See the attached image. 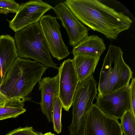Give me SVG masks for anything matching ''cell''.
Here are the masks:
<instances>
[{
	"instance_id": "1",
	"label": "cell",
	"mask_w": 135,
	"mask_h": 135,
	"mask_svg": "<svg viewBox=\"0 0 135 135\" xmlns=\"http://www.w3.org/2000/svg\"><path fill=\"white\" fill-rule=\"evenodd\" d=\"M64 3L80 22L110 40L128 30L133 21L123 12L98 0H66Z\"/></svg>"
},
{
	"instance_id": "2",
	"label": "cell",
	"mask_w": 135,
	"mask_h": 135,
	"mask_svg": "<svg viewBox=\"0 0 135 135\" xmlns=\"http://www.w3.org/2000/svg\"><path fill=\"white\" fill-rule=\"evenodd\" d=\"M48 68L35 60L18 57L0 85V91L8 99L28 96Z\"/></svg>"
},
{
	"instance_id": "3",
	"label": "cell",
	"mask_w": 135,
	"mask_h": 135,
	"mask_svg": "<svg viewBox=\"0 0 135 135\" xmlns=\"http://www.w3.org/2000/svg\"><path fill=\"white\" fill-rule=\"evenodd\" d=\"M123 55L120 47L109 45L100 74L98 95L110 94L129 84L133 72Z\"/></svg>"
},
{
	"instance_id": "4",
	"label": "cell",
	"mask_w": 135,
	"mask_h": 135,
	"mask_svg": "<svg viewBox=\"0 0 135 135\" xmlns=\"http://www.w3.org/2000/svg\"><path fill=\"white\" fill-rule=\"evenodd\" d=\"M18 57L32 59L47 68L58 69L53 61L39 21L15 32Z\"/></svg>"
},
{
	"instance_id": "5",
	"label": "cell",
	"mask_w": 135,
	"mask_h": 135,
	"mask_svg": "<svg viewBox=\"0 0 135 135\" xmlns=\"http://www.w3.org/2000/svg\"><path fill=\"white\" fill-rule=\"evenodd\" d=\"M97 86L93 75L78 82L73 100L72 120L68 127L69 135H84L88 113L97 97Z\"/></svg>"
},
{
	"instance_id": "6",
	"label": "cell",
	"mask_w": 135,
	"mask_h": 135,
	"mask_svg": "<svg viewBox=\"0 0 135 135\" xmlns=\"http://www.w3.org/2000/svg\"><path fill=\"white\" fill-rule=\"evenodd\" d=\"M84 135H123L118 119L103 113L93 104L88 113Z\"/></svg>"
},
{
	"instance_id": "7",
	"label": "cell",
	"mask_w": 135,
	"mask_h": 135,
	"mask_svg": "<svg viewBox=\"0 0 135 135\" xmlns=\"http://www.w3.org/2000/svg\"><path fill=\"white\" fill-rule=\"evenodd\" d=\"M129 85L110 94L98 95L95 104L107 115L120 119L126 112L131 110Z\"/></svg>"
},
{
	"instance_id": "8",
	"label": "cell",
	"mask_w": 135,
	"mask_h": 135,
	"mask_svg": "<svg viewBox=\"0 0 135 135\" xmlns=\"http://www.w3.org/2000/svg\"><path fill=\"white\" fill-rule=\"evenodd\" d=\"M40 25L50 53L60 61L70 54L61 35L60 26L56 17L43 15L39 21Z\"/></svg>"
},
{
	"instance_id": "9",
	"label": "cell",
	"mask_w": 135,
	"mask_h": 135,
	"mask_svg": "<svg viewBox=\"0 0 135 135\" xmlns=\"http://www.w3.org/2000/svg\"><path fill=\"white\" fill-rule=\"evenodd\" d=\"M53 7L42 0H31L20 5L9 26L15 32L39 21L44 15Z\"/></svg>"
},
{
	"instance_id": "10",
	"label": "cell",
	"mask_w": 135,
	"mask_h": 135,
	"mask_svg": "<svg viewBox=\"0 0 135 135\" xmlns=\"http://www.w3.org/2000/svg\"><path fill=\"white\" fill-rule=\"evenodd\" d=\"M59 96L62 108L67 111L72 106L74 94L79 81L72 59L64 61L58 68Z\"/></svg>"
},
{
	"instance_id": "11",
	"label": "cell",
	"mask_w": 135,
	"mask_h": 135,
	"mask_svg": "<svg viewBox=\"0 0 135 135\" xmlns=\"http://www.w3.org/2000/svg\"><path fill=\"white\" fill-rule=\"evenodd\" d=\"M53 9L56 19L61 20L67 31L70 46L74 47L88 36V28L76 18L64 2L56 4Z\"/></svg>"
},
{
	"instance_id": "12",
	"label": "cell",
	"mask_w": 135,
	"mask_h": 135,
	"mask_svg": "<svg viewBox=\"0 0 135 135\" xmlns=\"http://www.w3.org/2000/svg\"><path fill=\"white\" fill-rule=\"evenodd\" d=\"M59 75L41 78L38 82L41 99L40 103L41 110L49 122H52V105L54 96L59 95Z\"/></svg>"
},
{
	"instance_id": "13",
	"label": "cell",
	"mask_w": 135,
	"mask_h": 135,
	"mask_svg": "<svg viewBox=\"0 0 135 135\" xmlns=\"http://www.w3.org/2000/svg\"><path fill=\"white\" fill-rule=\"evenodd\" d=\"M16 42L8 35L0 36V85L18 57Z\"/></svg>"
},
{
	"instance_id": "14",
	"label": "cell",
	"mask_w": 135,
	"mask_h": 135,
	"mask_svg": "<svg viewBox=\"0 0 135 135\" xmlns=\"http://www.w3.org/2000/svg\"><path fill=\"white\" fill-rule=\"evenodd\" d=\"M72 59L79 81L93 75L100 56L83 54L73 55Z\"/></svg>"
},
{
	"instance_id": "15",
	"label": "cell",
	"mask_w": 135,
	"mask_h": 135,
	"mask_svg": "<svg viewBox=\"0 0 135 135\" xmlns=\"http://www.w3.org/2000/svg\"><path fill=\"white\" fill-rule=\"evenodd\" d=\"M106 49L103 40L98 36L91 35L84 38L73 47V55L83 54L100 56Z\"/></svg>"
},
{
	"instance_id": "16",
	"label": "cell",
	"mask_w": 135,
	"mask_h": 135,
	"mask_svg": "<svg viewBox=\"0 0 135 135\" xmlns=\"http://www.w3.org/2000/svg\"><path fill=\"white\" fill-rule=\"evenodd\" d=\"M26 101L18 97L8 99L4 105L0 106V120L16 118L24 113L26 111L24 108Z\"/></svg>"
},
{
	"instance_id": "17",
	"label": "cell",
	"mask_w": 135,
	"mask_h": 135,
	"mask_svg": "<svg viewBox=\"0 0 135 135\" xmlns=\"http://www.w3.org/2000/svg\"><path fill=\"white\" fill-rule=\"evenodd\" d=\"M62 108V104L59 95H55L52 105V122L54 129L57 134L61 132V116Z\"/></svg>"
},
{
	"instance_id": "18",
	"label": "cell",
	"mask_w": 135,
	"mask_h": 135,
	"mask_svg": "<svg viewBox=\"0 0 135 135\" xmlns=\"http://www.w3.org/2000/svg\"><path fill=\"white\" fill-rule=\"evenodd\" d=\"M120 126L124 135H135V115L131 110L126 112L120 119Z\"/></svg>"
},
{
	"instance_id": "19",
	"label": "cell",
	"mask_w": 135,
	"mask_h": 135,
	"mask_svg": "<svg viewBox=\"0 0 135 135\" xmlns=\"http://www.w3.org/2000/svg\"><path fill=\"white\" fill-rule=\"evenodd\" d=\"M19 4L13 0H0V8L9 13H16L19 8Z\"/></svg>"
},
{
	"instance_id": "20",
	"label": "cell",
	"mask_w": 135,
	"mask_h": 135,
	"mask_svg": "<svg viewBox=\"0 0 135 135\" xmlns=\"http://www.w3.org/2000/svg\"><path fill=\"white\" fill-rule=\"evenodd\" d=\"M41 133L34 131L32 127H27L15 129L5 135H41Z\"/></svg>"
},
{
	"instance_id": "21",
	"label": "cell",
	"mask_w": 135,
	"mask_h": 135,
	"mask_svg": "<svg viewBox=\"0 0 135 135\" xmlns=\"http://www.w3.org/2000/svg\"><path fill=\"white\" fill-rule=\"evenodd\" d=\"M129 95L131 110L135 115V79L132 78L129 85Z\"/></svg>"
},
{
	"instance_id": "22",
	"label": "cell",
	"mask_w": 135,
	"mask_h": 135,
	"mask_svg": "<svg viewBox=\"0 0 135 135\" xmlns=\"http://www.w3.org/2000/svg\"><path fill=\"white\" fill-rule=\"evenodd\" d=\"M8 100L7 98L0 91V106L4 105Z\"/></svg>"
},
{
	"instance_id": "23",
	"label": "cell",
	"mask_w": 135,
	"mask_h": 135,
	"mask_svg": "<svg viewBox=\"0 0 135 135\" xmlns=\"http://www.w3.org/2000/svg\"><path fill=\"white\" fill-rule=\"evenodd\" d=\"M9 13L8 12L5 10L0 9V13H3L7 14Z\"/></svg>"
},
{
	"instance_id": "24",
	"label": "cell",
	"mask_w": 135,
	"mask_h": 135,
	"mask_svg": "<svg viewBox=\"0 0 135 135\" xmlns=\"http://www.w3.org/2000/svg\"><path fill=\"white\" fill-rule=\"evenodd\" d=\"M41 135H56L54 133H52L51 132H47L43 134L41 133Z\"/></svg>"
}]
</instances>
